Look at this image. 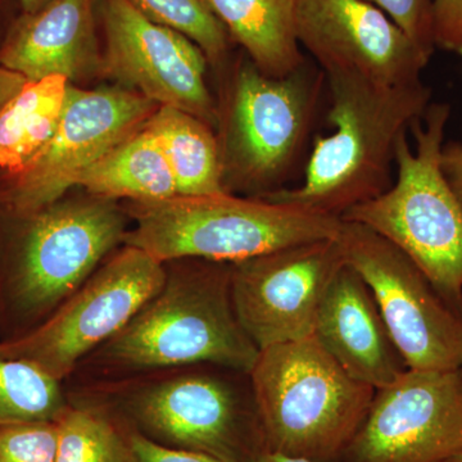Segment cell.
Segmentation results:
<instances>
[{
  "label": "cell",
  "mask_w": 462,
  "mask_h": 462,
  "mask_svg": "<svg viewBox=\"0 0 462 462\" xmlns=\"http://www.w3.org/2000/svg\"><path fill=\"white\" fill-rule=\"evenodd\" d=\"M334 132L318 136L300 187L263 197L342 218L393 184L397 145L424 117L433 91L422 81L383 87L355 75H325Z\"/></svg>",
  "instance_id": "cell-1"
},
{
  "label": "cell",
  "mask_w": 462,
  "mask_h": 462,
  "mask_svg": "<svg viewBox=\"0 0 462 462\" xmlns=\"http://www.w3.org/2000/svg\"><path fill=\"white\" fill-rule=\"evenodd\" d=\"M156 296L100 346L106 364L127 370L217 365L251 372L260 349L236 318L231 263L187 258Z\"/></svg>",
  "instance_id": "cell-2"
},
{
  "label": "cell",
  "mask_w": 462,
  "mask_h": 462,
  "mask_svg": "<svg viewBox=\"0 0 462 462\" xmlns=\"http://www.w3.org/2000/svg\"><path fill=\"white\" fill-rule=\"evenodd\" d=\"M135 226L124 245L160 263H236L278 249L338 238L343 220L293 203L233 193L134 202Z\"/></svg>",
  "instance_id": "cell-3"
},
{
  "label": "cell",
  "mask_w": 462,
  "mask_h": 462,
  "mask_svg": "<svg viewBox=\"0 0 462 462\" xmlns=\"http://www.w3.org/2000/svg\"><path fill=\"white\" fill-rule=\"evenodd\" d=\"M451 107L430 103L396 152L393 184L354 207L342 220L384 236L418 264L447 305L462 318V203L440 167Z\"/></svg>",
  "instance_id": "cell-4"
},
{
  "label": "cell",
  "mask_w": 462,
  "mask_h": 462,
  "mask_svg": "<svg viewBox=\"0 0 462 462\" xmlns=\"http://www.w3.org/2000/svg\"><path fill=\"white\" fill-rule=\"evenodd\" d=\"M249 379L266 451L314 462H338L375 394L314 336L261 349Z\"/></svg>",
  "instance_id": "cell-5"
},
{
  "label": "cell",
  "mask_w": 462,
  "mask_h": 462,
  "mask_svg": "<svg viewBox=\"0 0 462 462\" xmlns=\"http://www.w3.org/2000/svg\"><path fill=\"white\" fill-rule=\"evenodd\" d=\"M327 85L324 72L306 62L273 78L247 57L233 76L217 136L226 193L252 191L263 199L285 189L307 148Z\"/></svg>",
  "instance_id": "cell-6"
},
{
  "label": "cell",
  "mask_w": 462,
  "mask_h": 462,
  "mask_svg": "<svg viewBox=\"0 0 462 462\" xmlns=\"http://www.w3.org/2000/svg\"><path fill=\"white\" fill-rule=\"evenodd\" d=\"M218 366L217 372L182 374L154 383L127 400L135 430L173 448L224 462H254L266 451L251 379Z\"/></svg>",
  "instance_id": "cell-7"
},
{
  "label": "cell",
  "mask_w": 462,
  "mask_h": 462,
  "mask_svg": "<svg viewBox=\"0 0 462 462\" xmlns=\"http://www.w3.org/2000/svg\"><path fill=\"white\" fill-rule=\"evenodd\" d=\"M165 281V263L125 245L48 320L23 336L0 342V356L32 365L60 382L83 356L126 327Z\"/></svg>",
  "instance_id": "cell-8"
},
{
  "label": "cell",
  "mask_w": 462,
  "mask_h": 462,
  "mask_svg": "<svg viewBox=\"0 0 462 462\" xmlns=\"http://www.w3.org/2000/svg\"><path fill=\"white\" fill-rule=\"evenodd\" d=\"M338 242L345 263L372 291L407 367L421 372L462 369V318L418 264L363 224L343 220Z\"/></svg>",
  "instance_id": "cell-9"
},
{
  "label": "cell",
  "mask_w": 462,
  "mask_h": 462,
  "mask_svg": "<svg viewBox=\"0 0 462 462\" xmlns=\"http://www.w3.org/2000/svg\"><path fill=\"white\" fill-rule=\"evenodd\" d=\"M9 293L21 312L42 315L89 279L102 258L126 236L115 199L66 200L26 217Z\"/></svg>",
  "instance_id": "cell-10"
},
{
  "label": "cell",
  "mask_w": 462,
  "mask_h": 462,
  "mask_svg": "<svg viewBox=\"0 0 462 462\" xmlns=\"http://www.w3.org/2000/svg\"><path fill=\"white\" fill-rule=\"evenodd\" d=\"M158 107L125 88L85 90L69 84L53 138L23 172L5 179L0 202L23 218L54 205L89 167L142 129Z\"/></svg>",
  "instance_id": "cell-11"
},
{
  "label": "cell",
  "mask_w": 462,
  "mask_h": 462,
  "mask_svg": "<svg viewBox=\"0 0 462 462\" xmlns=\"http://www.w3.org/2000/svg\"><path fill=\"white\" fill-rule=\"evenodd\" d=\"M461 451L462 369H409L376 389L338 462H440Z\"/></svg>",
  "instance_id": "cell-12"
},
{
  "label": "cell",
  "mask_w": 462,
  "mask_h": 462,
  "mask_svg": "<svg viewBox=\"0 0 462 462\" xmlns=\"http://www.w3.org/2000/svg\"><path fill=\"white\" fill-rule=\"evenodd\" d=\"M343 264L338 238L231 263L234 310L260 351L314 336L322 297Z\"/></svg>",
  "instance_id": "cell-13"
},
{
  "label": "cell",
  "mask_w": 462,
  "mask_h": 462,
  "mask_svg": "<svg viewBox=\"0 0 462 462\" xmlns=\"http://www.w3.org/2000/svg\"><path fill=\"white\" fill-rule=\"evenodd\" d=\"M106 48L100 72L158 106L217 125V105L206 83L208 60L176 30L153 23L127 0H100Z\"/></svg>",
  "instance_id": "cell-14"
},
{
  "label": "cell",
  "mask_w": 462,
  "mask_h": 462,
  "mask_svg": "<svg viewBox=\"0 0 462 462\" xmlns=\"http://www.w3.org/2000/svg\"><path fill=\"white\" fill-rule=\"evenodd\" d=\"M297 41L324 75L383 87L421 81L430 58L380 9L363 0H297Z\"/></svg>",
  "instance_id": "cell-15"
},
{
  "label": "cell",
  "mask_w": 462,
  "mask_h": 462,
  "mask_svg": "<svg viewBox=\"0 0 462 462\" xmlns=\"http://www.w3.org/2000/svg\"><path fill=\"white\" fill-rule=\"evenodd\" d=\"M314 337L352 378L375 391L388 387L409 370L372 291L346 263L322 297Z\"/></svg>",
  "instance_id": "cell-16"
},
{
  "label": "cell",
  "mask_w": 462,
  "mask_h": 462,
  "mask_svg": "<svg viewBox=\"0 0 462 462\" xmlns=\"http://www.w3.org/2000/svg\"><path fill=\"white\" fill-rule=\"evenodd\" d=\"M98 0H51L21 14L0 42V66L27 81L63 76L69 83L100 71Z\"/></svg>",
  "instance_id": "cell-17"
},
{
  "label": "cell",
  "mask_w": 462,
  "mask_h": 462,
  "mask_svg": "<svg viewBox=\"0 0 462 462\" xmlns=\"http://www.w3.org/2000/svg\"><path fill=\"white\" fill-rule=\"evenodd\" d=\"M297 0H203L231 41L269 76L281 78L306 62L297 41Z\"/></svg>",
  "instance_id": "cell-18"
},
{
  "label": "cell",
  "mask_w": 462,
  "mask_h": 462,
  "mask_svg": "<svg viewBox=\"0 0 462 462\" xmlns=\"http://www.w3.org/2000/svg\"><path fill=\"white\" fill-rule=\"evenodd\" d=\"M76 187L100 199H127L133 202H154L178 196L165 153L144 126L89 167L78 179Z\"/></svg>",
  "instance_id": "cell-19"
},
{
  "label": "cell",
  "mask_w": 462,
  "mask_h": 462,
  "mask_svg": "<svg viewBox=\"0 0 462 462\" xmlns=\"http://www.w3.org/2000/svg\"><path fill=\"white\" fill-rule=\"evenodd\" d=\"M162 148L178 196L225 193L214 127L181 109L160 106L144 124Z\"/></svg>",
  "instance_id": "cell-20"
},
{
  "label": "cell",
  "mask_w": 462,
  "mask_h": 462,
  "mask_svg": "<svg viewBox=\"0 0 462 462\" xmlns=\"http://www.w3.org/2000/svg\"><path fill=\"white\" fill-rule=\"evenodd\" d=\"M69 84L58 75L26 81L0 111V169L7 178L23 172L53 138Z\"/></svg>",
  "instance_id": "cell-21"
},
{
  "label": "cell",
  "mask_w": 462,
  "mask_h": 462,
  "mask_svg": "<svg viewBox=\"0 0 462 462\" xmlns=\"http://www.w3.org/2000/svg\"><path fill=\"white\" fill-rule=\"evenodd\" d=\"M57 421V462H135L130 431L107 412L67 406Z\"/></svg>",
  "instance_id": "cell-22"
},
{
  "label": "cell",
  "mask_w": 462,
  "mask_h": 462,
  "mask_svg": "<svg viewBox=\"0 0 462 462\" xmlns=\"http://www.w3.org/2000/svg\"><path fill=\"white\" fill-rule=\"evenodd\" d=\"M66 407L60 382L32 365L0 356V425L57 420Z\"/></svg>",
  "instance_id": "cell-23"
},
{
  "label": "cell",
  "mask_w": 462,
  "mask_h": 462,
  "mask_svg": "<svg viewBox=\"0 0 462 462\" xmlns=\"http://www.w3.org/2000/svg\"><path fill=\"white\" fill-rule=\"evenodd\" d=\"M153 23L176 30L196 42L214 66L226 60L229 33L203 0H127Z\"/></svg>",
  "instance_id": "cell-24"
},
{
  "label": "cell",
  "mask_w": 462,
  "mask_h": 462,
  "mask_svg": "<svg viewBox=\"0 0 462 462\" xmlns=\"http://www.w3.org/2000/svg\"><path fill=\"white\" fill-rule=\"evenodd\" d=\"M57 420L0 425V462H57Z\"/></svg>",
  "instance_id": "cell-25"
},
{
  "label": "cell",
  "mask_w": 462,
  "mask_h": 462,
  "mask_svg": "<svg viewBox=\"0 0 462 462\" xmlns=\"http://www.w3.org/2000/svg\"><path fill=\"white\" fill-rule=\"evenodd\" d=\"M380 9L421 51L433 56L436 51L433 32L434 0H363Z\"/></svg>",
  "instance_id": "cell-26"
},
{
  "label": "cell",
  "mask_w": 462,
  "mask_h": 462,
  "mask_svg": "<svg viewBox=\"0 0 462 462\" xmlns=\"http://www.w3.org/2000/svg\"><path fill=\"white\" fill-rule=\"evenodd\" d=\"M436 48L462 57V0H434Z\"/></svg>",
  "instance_id": "cell-27"
},
{
  "label": "cell",
  "mask_w": 462,
  "mask_h": 462,
  "mask_svg": "<svg viewBox=\"0 0 462 462\" xmlns=\"http://www.w3.org/2000/svg\"><path fill=\"white\" fill-rule=\"evenodd\" d=\"M130 442L135 462H224L200 452L161 445L135 430L130 431Z\"/></svg>",
  "instance_id": "cell-28"
},
{
  "label": "cell",
  "mask_w": 462,
  "mask_h": 462,
  "mask_svg": "<svg viewBox=\"0 0 462 462\" xmlns=\"http://www.w3.org/2000/svg\"><path fill=\"white\" fill-rule=\"evenodd\" d=\"M440 167L445 173L449 187L462 203V144L448 142L443 144L440 152Z\"/></svg>",
  "instance_id": "cell-29"
},
{
  "label": "cell",
  "mask_w": 462,
  "mask_h": 462,
  "mask_svg": "<svg viewBox=\"0 0 462 462\" xmlns=\"http://www.w3.org/2000/svg\"><path fill=\"white\" fill-rule=\"evenodd\" d=\"M26 81L23 75L0 66V111L16 96Z\"/></svg>",
  "instance_id": "cell-30"
},
{
  "label": "cell",
  "mask_w": 462,
  "mask_h": 462,
  "mask_svg": "<svg viewBox=\"0 0 462 462\" xmlns=\"http://www.w3.org/2000/svg\"><path fill=\"white\" fill-rule=\"evenodd\" d=\"M254 462H314L307 460L303 457H296V456H288L279 454V452L264 451L263 454L258 456Z\"/></svg>",
  "instance_id": "cell-31"
},
{
  "label": "cell",
  "mask_w": 462,
  "mask_h": 462,
  "mask_svg": "<svg viewBox=\"0 0 462 462\" xmlns=\"http://www.w3.org/2000/svg\"><path fill=\"white\" fill-rule=\"evenodd\" d=\"M51 0H18L21 5V14H33L44 7Z\"/></svg>",
  "instance_id": "cell-32"
},
{
  "label": "cell",
  "mask_w": 462,
  "mask_h": 462,
  "mask_svg": "<svg viewBox=\"0 0 462 462\" xmlns=\"http://www.w3.org/2000/svg\"><path fill=\"white\" fill-rule=\"evenodd\" d=\"M440 462H462V451L458 452V454L449 456L446 460H442Z\"/></svg>",
  "instance_id": "cell-33"
}]
</instances>
